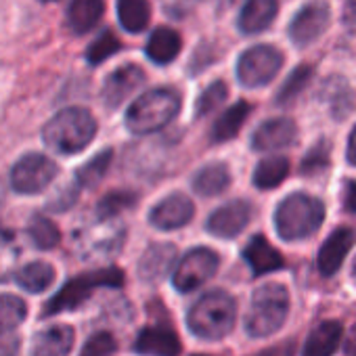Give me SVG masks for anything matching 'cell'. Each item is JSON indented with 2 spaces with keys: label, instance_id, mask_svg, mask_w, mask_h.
Masks as SVG:
<instances>
[{
  "label": "cell",
  "instance_id": "6da1fadb",
  "mask_svg": "<svg viewBox=\"0 0 356 356\" xmlns=\"http://www.w3.org/2000/svg\"><path fill=\"white\" fill-rule=\"evenodd\" d=\"M97 134V120L84 107H67L55 113L44 130L42 140L61 155H76L86 149Z\"/></svg>",
  "mask_w": 356,
  "mask_h": 356
},
{
  "label": "cell",
  "instance_id": "7a4b0ae2",
  "mask_svg": "<svg viewBox=\"0 0 356 356\" xmlns=\"http://www.w3.org/2000/svg\"><path fill=\"white\" fill-rule=\"evenodd\" d=\"M181 95L174 88H153L136 97L126 111V128L132 134H151L165 128L181 111Z\"/></svg>",
  "mask_w": 356,
  "mask_h": 356
},
{
  "label": "cell",
  "instance_id": "3957f363",
  "mask_svg": "<svg viewBox=\"0 0 356 356\" xmlns=\"http://www.w3.org/2000/svg\"><path fill=\"white\" fill-rule=\"evenodd\" d=\"M237 318V302L227 291L204 293L189 310V329L202 339H222L227 337Z\"/></svg>",
  "mask_w": 356,
  "mask_h": 356
},
{
  "label": "cell",
  "instance_id": "277c9868",
  "mask_svg": "<svg viewBox=\"0 0 356 356\" xmlns=\"http://www.w3.org/2000/svg\"><path fill=\"white\" fill-rule=\"evenodd\" d=\"M323 220V202L306 193H293L285 197L275 210V229L285 241H298L314 235L321 229Z\"/></svg>",
  "mask_w": 356,
  "mask_h": 356
},
{
  "label": "cell",
  "instance_id": "5b68a950",
  "mask_svg": "<svg viewBox=\"0 0 356 356\" xmlns=\"http://www.w3.org/2000/svg\"><path fill=\"white\" fill-rule=\"evenodd\" d=\"M289 312V291L281 283H266L252 296L245 314V331L250 337H268L277 333Z\"/></svg>",
  "mask_w": 356,
  "mask_h": 356
},
{
  "label": "cell",
  "instance_id": "8992f818",
  "mask_svg": "<svg viewBox=\"0 0 356 356\" xmlns=\"http://www.w3.org/2000/svg\"><path fill=\"white\" fill-rule=\"evenodd\" d=\"M124 225L115 218H95L82 222L74 233V248L84 260L111 258L124 245Z\"/></svg>",
  "mask_w": 356,
  "mask_h": 356
},
{
  "label": "cell",
  "instance_id": "52a82bcc",
  "mask_svg": "<svg viewBox=\"0 0 356 356\" xmlns=\"http://www.w3.org/2000/svg\"><path fill=\"white\" fill-rule=\"evenodd\" d=\"M124 283V273L120 268H107V270H95L88 275H78L70 279L55 298L44 308V316L76 310L82 306L99 287H120Z\"/></svg>",
  "mask_w": 356,
  "mask_h": 356
},
{
  "label": "cell",
  "instance_id": "ba28073f",
  "mask_svg": "<svg viewBox=\"0 0 356 356\" xmlns=\"http://www.w3.org/2000/svg\"><path fill=\"white\" fill-rule=\"evenodd\" d=\"M283 67V53L273 44H256L241 53L237 61V80L245 88L270 84Z\"/></svg>",
  "mask_w": 356,
  "mask_h": 356
},
{
  "label": "cell",
  "instance_id": "9c48e42d",
  "mask_svg": "<svg viewBox=\"0 0 356 356\" xmlns=\"http://www.w3.org/2000/svg\"><path fill=\"white\" fill-rule=\"evenodd\" d=\"M218 264H220V258L210 248H195L187 252L185 258L176 264L174 275H172V283L176 291L191 293L200 289L204 283H208L216 275Z\"/></svg>",
  "mask_w": 356,
  "mask_h": 356
},
{
  "label": "cell",
  "instance_id": "30bf717a",
  "mask_svg": "<svg viewBox=\"0 0 356 356\" xmlns=\"http://www.w3.org/2000/svg\"><path fill=\"white\" fill-rule=\"evenodd\" d=\"M57 176V163L42 153L24 155L11 170V187L17 193L34 195L44 191Z\"/></svg>",
  "mask_w": 356,
  "mask_h": 356
},
{
  "label": "cell",
  "instance_id": "8fae6325",
  "mask_svg": "<svg viewBox=\"0 0 356 356\" xmlns=\"http://www.w3.org/2000/svg\"><path fill=\"white\" fill-rule=\"evenodd\" d=\"M331 24V7L327 0H310L289 22V40L298 49H306L316 42Z\"/></svg>",
  "mask_w": 356,
  "mask_h": 356
},
{
  "label": "cell",
  "instance_id": "7c38bea8",
  "mask_svg": "<svg viewBox=\"0 0 356 356\" xmlns=\"http://www.w3.org/2000/svg\"><path fill=\"white\" fill-rule=\"evenodd\" d=\"M252 214H254V208H252L250 202L233 200V202L225 204L222 208H218L216 212L210 214V218L206 222V229L214 237L233 239V237H237L250 225Z\"/></svg>",
  "mask_w": 356,
  "mask_h": 356
},
{
  "label": "cell",
  "instance_id": "4fadbf2b",
  "mask_svg": "<svg viewBox=\"0 0 356 356\" xmlns=\"http://www.w3.org/2000/svg\"><path fill=\"white\" fill-rule=\"evenodd\" d=\"M298 140V126L289 118H273L262 122L252 134V149L273 153L291 147Z\"/></svg>",
  "mask_w": 356,
  "mask_h": 356
},
{
  "label": "cell",
  "instance_id": "5bb4252c",
  "mask_svg": "<svg viewBox=\"0 0 356 356\" xmlns=\"http://www.w3.org/2000/svg\"><path fill=\"white\" fill-rule=\"evenodd\" d=\"M193 214H195V206L185 193H172L151 210L149 222L159 231H174L189 225Z\"/></svg>",
  "mask_w": 356,
  "mask_h": 356
},
{
  "label": "cell",
  "instance_id": "9a60e30c",
  "mask_svg": "<svg viewBox=\"0 0 356 356\" xmlns=\"http://www.w3.org/2000/svg\"><path fill=\"white\" fill-rule=\"evenodd\" d=\"M145 84V72L138 65H122L115 72L109 74V78L103 84L101 97L107 107L115 109L120 107L130 95H134Z\"/></svg>",
  "mask_w": 356,
  "mask_h": 356
},
{
  "label": "cell",
  "instance_id": "2e32d148",
  "mask_svg": "<svg viewBox=\"0 0 356 356\" xmlns=\"http://www.w3.org/2000/svg\"><path fill=\"white\" fill-rule=\"evenodd\" d=\"M354 239H356V233L350 227H339L329 235V239L321 245L318 258H316V266L323 277H333L339 270L341 262L346 260V254L354 245Z\"/></svg>",
  "mask_w": 356,
  "mask_h": 356
},
{
  "label": "cell",
  "instance_id": "e0dca14e",
  "mask_svg": "<svg viewBox=\"0 0 356 356\" xmlns=\"http://www.w3.org/2000/svg\"><path fill=\"white\" fill-rule=\"evenodd\" d=\"M279 13V0H245L239 11L237 28L243 36H256L266 32Z\"/></svg>",
  "mask_w": 356,
  "mask_h": 356
},
{
  "label": "cell",
  "instance_id": "ac0fdd59",
  "mask_svg": "<svg viewBox=\"0 0 356 356\" xmlns=\"http://www.w3.org/2000/svg\"><path fill=\"white\" fill-rule=\"evenodd\" d=\"M134 350L143 356H178L183 346L172 329L163 325H153V327H145L138 333L134 341Z\"/></svg>",
  "mask_w": 356,
  "mask_h": 356
},
{
  "label": "cell",
  "instance_id": "d6986e66",
  "mask_svg": "<svg viewBox=\"0 0 356 356\" xmlns=\"http://www.w3.org/2000/svg\"><path fill=\"white\" fill-rule=\"evenodd\" d=\"M176 262V248L172 243L149 245L138 260V277L147 283L161 281Z\"/></svg>",
  "mask_w": 356,
  "mask_h": 356
},
{
  "label": "cell",
  "instance_id": "ffe728a7",
  "mask_svg": "<svg viewBox=\"0 0 356 356\" xmlns=\"http://www.w3.org/2000/svg\"><path fill=\"white\" fill-rule=\"evenodd\" d=\"M243 260L250 264V268L256 277L275 273V270L283 268V264H285L283 256L266 241L264 235H254L250 239V243L243 248Z\"/></svg>",
  "mask_w": 356,
  "mask_h": 356
},
{
  "label": "cell",
  "instance_id": "44dd1931",
  "mask_svg": "<svg viewBox=\"0 0 356 356\" xmlns=\"http://www.w3.org/2000/svg\"><path fill=\"white\" fill-rule=\"evenodd\" d=\"M341 337L343 327L339 321H323L310 331L302 356H333L341 343Z\"/></svg>",
  "mask_w": 356,
  "mask_h": 356
},
{
  "label": "cell",
  "instance_id": "7402d4cb",
  "mask_svg": "<svg viewBox=\"0 0 356 356\" xmlns=\"http://www.w3.org/2000/svg\"><path fill=\"white\" fill-rule=\"evenodd\" d=\"M72 348L74 329L70 325H51L36 335L32 356H67Z\"/></svg>",
  "mask_w": 356,
  "mask_h": 356
},
{
  "label": "cell",
  "instance_id": "603a6c76",
  "mask_svg": "<svg viewBox=\"0 0 356 356\" xmlns=\"http://www.w3.org/2000/svg\"><path fill=\"white\" fill-rule=\"evenodd\" d=\"M181 51H183V38L172 28H157L149 36L147 47H145L147 57L157 65L172 63L178 55H181Z\"/></svg>",
  "mask_w": 356,
  "mask_h": 356
},
{
  "label": "cell",
  "instance_id": "cb8c5ba5",
  "mask_svg": "<svg viewBox=\"0 0 356 356\" xmlns=\"http://www.w3.org/2000/svg\"><path fill=\"white\" fill-rule=\"evenodd\" d=\"M321 99L327 101L331 115L335 120H343L346 115H350L356 105V95L348 84V80H343L341 76H331L323 82Z\"/></svg>",
  "mask_w": 356,
  "mask_h": 356
},
{
  "label": "cell",
  "instance_id": "d4e9b609",
  "mask_svg": "<svg viewBox=\"0 0 356 356\" xmlns=\"http://www.w3.org/2000/svg\"><path fill=\"white\" fill-rule=\"evenodd\" d=\"M105 15V0H72L67 24L74 34H86L99 26Z\"/></svg>",
  "mask_w": 356,
  "mask_h": 356
},
{
  "label": "cell",
  "instance_id": "484cf974",
  "mask_svg": "<svg viewBox=\"0 0 356 356\" xmlns=\"http://www.w3.org/2000/svg\"><path fill=\"white\" fill-rule=\"evenodd\" d=\"M231 185V172L227 163H208L193 176V189L204 197H214Z\"/></svg>",
  "mask_w": 356,
  "mask_h": 356
},
{
  "label": "cell",
  "instance_id": "4316f807",
  "mask_svg": "<svg viewBox=\"0 0 356 356\" xmlns=\"http://www.w3.org/2000/svg\"><path fill=\"white\" fill-rule=\"evenodd\" d=\"M252 111V105L248 101H237L235 105H231L212 126V140L214 143H227L231 138H235L241 130V126L245 124L248 115Z\"/></svg>",
  "mask_w": 356,
  "mask_h": 356
},
{
  "label": "cell",
  "instance_id": "83f0119b",
  "mask_svg": "<svg viewBox=\"0 0 356 356\" xmlns=\"http://www.w3.org/2000/svg\"><path fill=\"white\" fill-rule=\"evenodd\" d=\"M289 174V159L283 155H270L264 157L262 161H258L256 170H254V185L258 189H275L279 187Z\"/></svg>",
  "mask_w": 356,
  "mask_h": 356
},
{
  "label": "cell",
  "instance_id": "f1b7e54d",
  "mask_svg": "<svg viewBox=\"0 0 356 356\" xmlns=\"http://www.w3.org/2000/svg\"><path fill=\"white\" fill-rule=\"evenodd\" d=\"M118 19L130 34L145 32L151 22L149 0H118Z\"/></svg>",
  "mask_w": 356,
  "mask_h": 356
},
{
  "label": "cell",
  "instance_id": "f546056e",
  "mask_svg": "<svg viewBox=\"0 0 356 356\" xmlns=\"http://www.w3.org/2000/svg\"><path fill=\"white\" fill-rule=\"evenodd\" d=\"M15 281L19 283V287H24L30 293H42L53 285L55 268L49 262L36 260V262H30L24 268H19L15 275Z\"/></svg>",
  "mask_w": 356,
  "mask_h": 356
},
{
  "label": "cell",
  "instance_id": "4dcf8cb0",
  "mask_svg": "<svg viewBox=\"0 0 356 356\" xmlns=\"http://www.w3.org/2000/svg\"><path fill=\"white\" fill-rule=\"evenodd\" d=\"M111 157H113L111 149L101 151L99 155H95L88 163H84L78 170V174H76V185L80 189H92V187H97L101 183V178L107 174V168L111 163Z\"/></svg>",
  "mask_w": 356,
  "mask_h": 356
},
{
  "label": "cell",
  "instance_id": "1f68e13d",
  "mask_svg": "<svg viewBox=\"0 0 356 356\" xmlns=\"http://www.w3.org/2000/svg\"><path fill=\"white\" fill-rule=\"evenodd\" d=\"M28 235L38 250H53L61 241L59 227L47 216H34L28 225Z\"/></svg>",
  "mask_w": 356,
  "mask_h": 356
},
{
  "label": "cell",
  "instance_id": "d6a6232c",
  "mask_svg": "<svg viewBox=\"0 0 356 356\" xmlns=\"http://www.w3.org/2000/svg\"><path fill=\"white\" fill-rule=\"evenodd\" d=\"M28 316V306L13 293H0V331H13Z\"/></svg>",
  "mask_w": 356,
  "mask_h": 356
},
{
  "label": "cell",
  "instance_id": "836d02e7",
  "mask_svg": "<svg viewBox=\"0 0 356 356\" xmlns=\"http://www.w3.org/2000/svg\"><path fill=\"white\" fill-rule=\"evenodd\" d=\"M312 74H314V70L310 65L296 67L287 76V80L283 82V86L279 88V92H277V105H289L308 86V82L312 80Z\"/></svg>",
  "mask_w": 356,
  "mask_h": 356
},
{
  "label": "cell",
  "instance_id": "e575fe53",
  "mask_svg": "<svg viewBox=\"0 0 356 356\" xmlns=\"http://www.w3.org/2000/svg\"><path fill=\"white\" fill-rule=\"evenodd\" d=\"M19 245L13 235L9 233H0V283L9 281L19 264Z\"/></svg>",
  "mask_w": 356,
  "mask_h": 356
},
{
  "label": "cell",
  "instance_id": "d590c367",
  "mask_svg": "<svg viewBox=\"0 0 356 356\" xmlns=\"http://www.w3.org/2000/svg\"><path fill=\"white\" fill-rule=\"evenodd\" d=\"M136 204V193L132 191H113L105 195L97 206L99 218H118L122 212L130 210Z\"/></svg>",
  "mask_w": 356,
  "mask_h": 356
},
{
  "label": "cell",
  "instance_id": "8d00e7d4",
  "mask_svg": "<svg viewBox=\"0 0 356 356\" xmlns=\"http://www.w3.org/2000/svg\"><path fill=\"white\" fill-rule=\"evenodd\" d=\"M227 97H229L227 84H225L222 80L212 82V84L200 95V99H197V103H195V115H197V118H206V115L214 113V111L227 101Z\"/></svg>",
  "mask_w": 356,
  "mask_h": 356
},
{
  "label": "cell",
  "instance_id": "74e56055",
  "mask_svg": "<svg viewBox=\"0 0 356 356\" xmlns=\"http://www.w3.org/2000/svg\"><path fill=\"white\" fill-rule=\"evenodd\" d=\"M118 51H122L120 38H118L111 30H105V32L90 44V49H88V53H86V59H88L90 65H99V63H103L105 59L113 57Z\"/></svg>",
  "mask_w": 356,
  "mask_h": 356
},
{
  "label": "cell",
  "instance_id": "f35d334b",
  "mask_svg": "<svg viewBox=\"0 0 356 356\" xmlns=\"http://www.w3.org/2000/svg\"><path fill=\"white\" fill-rule=\"evenodd\" d=\"M331 161V143L327 138H321L302 159V174H316L323 172Z\"/></svg>",
  "mask_w": 356,
  "mask_h": 356
},
{
  "label": "cell",
  "instance_id": "ab89813d",
  "mask_svg": "<svg viewBox=\"0 0 356 356\" xmlns=\"http://www.w3.org/2000/svg\"><path fill=\"white\" fill-rule=\"evenodd\" d=\"M118 350V341L111 333H95L82 348L80 356H113Z\"/></svg>",
  "mask_w": 356,
  "mask_h": 356
},
{
  "label": "cell",
  "instance_id": "60d3db41",
  "mask_svg": "<svg viewBox=\"0 0 356 356\" xmlns=\"http://www.w3.org/2000/svg\"><path fill=\"white\" fill-rule=\"evenodd\" d=\"M161 3V7H163V11L168 13V15H172V17H176V19H181V17H185V15H189L202 0H159Z\"/></svg>",
  "mask_w": 356,
  "mask_h": 356
},
{
  "label": "cell",
  "instance_id": "b9f144b4",
  "mask_svg": "<svg viewBox=\"0 0 356 356\" xmlns=\"http://www.w3.org/2000/svg\"><path fill=\"white\" fill-rule=\"evenodd\" d=\"M78 185H74V187H65L57 197H53L51 200V204H49V210H57V212H61V210H67L74 202H76V197H78Z\"/></svg>",
  "mask_w": 356,
  "mask_h": 356
},
{
  "label": "cell",
  "instance_id": "7bdbcfd3",
  "mask_svg": "<svg viewBox=\"0 0 356 356\" xmlns=\"http://www.w3.org/2000/svg\"><path fill=\"white\" fill-rule=\"evenodd\" d=\"M19 346L22 341L13 331H0V356H17Z\"/></svg>",
  "mask_w": 356,
  "mask_h": 356
},
{
  "label": "cell",
  "instance_id": "ee69618b",
  "mask_svg": "<svg viewBox=\"0 0 356 356\" xmlns=\"http://www.w3.org/2000/svg\"><path fill=\"white\" fill-rule=\"evenodd\" d=\"M258 356H296V341L293 339H285L281 343H275V346L262 350Z\"/></svg>",
  "mask_w": 356,
  "mask_h": 356
},
{
  "label": "cell",
  "instance_id": "f6af8a7d",
  "mask_svg": "<svg viewBox=\"0 0 356 356\" xmlns=\"http://www.w3.org/2000/svg\"><path fill=\"white\" fill-rule=\"evenodd\" d=\"M341 24L346 28L356 26V0H343L341 7Z\"/></svg>",
  "mask_w": 356,
  "mask_h": 356
},
{
  "label": "cell",
  "instance_id": "bcb514c9",
  "mask_svg": "<svg viewBox=\"0 0 356 356\" xmlns=\"http://www.w3.org/2000/svg\"><path fill=\"white\" fill-rule=\"evenodd\" d=\"M343 208H346L350 214H356V181H348V183H346Z\"/></svg>",
  "mask_w": 356,
  "mask_h": 356
},
{
  "label": "cell",
  "instance_id": "7dc6e473",
  "mask_svg": "<svg viewBox=\"0 0 356 356\" xmlns=\"http://www.w3.org/2000/svg\"><path fill=\"white\" fill-rule=\"evenodd\" d=\"M343 352H346V356H356V325H352L350 331L346 333Z\"/></svg>",
  "mask_w": 356,
  "mask_h": 356
},
{
  "label": "cell",
  "instance_id": "c3c4849f",
  "mask_svg": "<svg viewBox=\"0 0 356 356\" xmlns=\"http://www.w3.org/2000/svg\"><path fill=\"white\" fill-rule=\"evenodd\" d=\"M346 157L352 165H356V126L352 128L350 132V138H348V149H346Z\"/></svg>",
  "mask_w": 356,
  "mask_h": 356
},
{
  "label": "cell",
  "instance_id": "681fc988",
  "mask_svg": "<svg viewBox=\"0 0 356 356\" xmlns=\"http://www.w3.org/2000/svg\"><path fill=\"white\" fill-rule=\"evenodd\" d=\"M3 202H5V187L0 183V208H3Z\"/></svg>",
  "mask_w": 356,
  "mask_h": 356
},
{
  "label": "cell",
  "instance_id": "f907efd6",
  "mask_svg": "<svg viewBox=\"0 0 356 356\" xmlns=\"http://www.w3.org/2000/svg\"><path fill=\"white\" fill-rule=\"evenodd\" d=\"M352 277L356 279V258H354V262H352Z\"/></svg>",
  "mask_w": 356,
  "mask_h": 356
},
{
  "label": "cell",
  "instance_id": "816d5d0a",
  "mask_svg": "<svg viewBox=\"0 0 356 356\" xmlns=\"http://www.w3.org/2000/svg\"><path fill=\"white\" fill-rule=\"evenodd\" d=\"M42 3H53V0H42Z\"/></svg>",
  "mask_w": 356,
  "mask_h": 356
},
{
  "label": "cell",
  "instance_id": "f5cc1de1",
  "mask_svg": "<svg viewBox=\"0 0 356 356\" xmlns=\"http://www.w3.org/2000/svg\"><path fill=\"white\" fill-rule=\"evenodd\" d=\"M197 356H204V354H197Z\"/></svg>",
  "mask_w": 356,
  "mask_h": 356
}]
</instances>
